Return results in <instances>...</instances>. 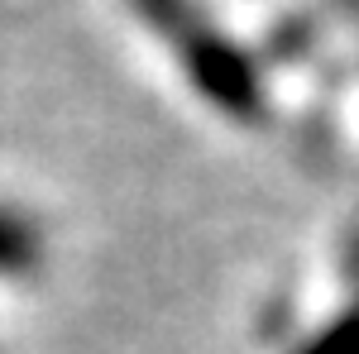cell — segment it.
Here are the masks:
<instances>
[{"instance_id":"obj_1","label":"cell","mask_w":359,"mask_h":354,"mask_svg":"<svg viewBox=\"0 0 359 354\" xmlns=\"http://www.w3.org/2000/svg\"><path fill=\"white\" fill-rule=\"evenodd\" d=\"M43 225L34 211L15 206V201H0V278H29L43 264Z\"/></svg>"}]
</instances>
